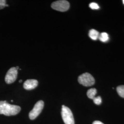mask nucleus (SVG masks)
I'll return each mask as SVG.
<instances>
[{"label": "nucleus", "mask_w": 124, "mask_h": 124, "mask_svg": "<svg viewBox=\"0 0 124 124\" xmlns=\"http://www.w3.org/2000/svg\"><path fill=\"white\" fill-rule=\"evenodd\" d=\"M93 100L94 103L97 105H100L102 103V98L100 96H98L97 97H95Z\"/></svg>", "instance_id": "12"}, {"label": "nucleus", "mask_w": 124, "mask_h": 124, "mask_svg": "<svg viewBox=\"0 0 124 124\" xmlns=\"http://www.w3.org/2000/svg\"><path fill=\"white\" fill-rule=\"evenodd\" d=\"M98 39L103 42H106L109 40V37L107 33L102 32L99 36Z\"/></svg>", "instance_id": "10"}, {"label": "nucleus", "mask_w": 124, "mask_h": 124, "mask_svg": "<svg viewBox=\"0 0 124 124\" xmlns=\"http://www.w3.org/2000/svg\"><path fill=\"white\" fill-rule=\"evenodd\" d=\"M89 7L92 9L93 10H97V9H99L100 7L99 5L95 3V2H92L89 4Z\"/></svg>", "instance_id": "13"}, {"label": "nucleus", "mask_w": 124, "mask_h": 124, "mask_svg": "<svg viewBox=\"0 0 124 124\" xmlns=\"http://www.w3.org/2000/svg\"><path fill=\"white\" fill-rule=\"evenodd\" d=\"M44 103L42 100H40L35 104L33 109L29 113V118L31 120H34L39 115L44 107Z\"/></svg>", "instance_id": "5"}, {"label": "nucleus", "mask_w": 124, "mask_h": 124, "mask_svg": "<svg viewBox=\"0 0 124 124\" xmlns=\"http://www.w3.org/2000/svg\"><path fill=\"white\" fill-rule=\"evenodd\" d=\"M78 82L85 86H90L95 84V80L93 76L88 73H85L78 77Z\"/></svg>", "instance_id": "3"}, {"label": "nucleus", "mask_w": 124, "mask_h": 124, "mask_svg": "<svg viewBox=\"0 0 124 124\" xmlns=\"http://www.w3.org/2000/svg\"><path fill=\"white\" fill-rule=\"evenodd\" d=\"M16 69H17V70H19V67L18 66L16 67Z\"/></svg>", "instance_id": "16"}, {"label": "nucleus", "mask_w": 124, "mask_h": 124, "mask_svg": "<svg viewBox=\"0 0 124 124\" xmlns=\"http://www.w3.org/2000/svg\"><path fill=\"white\" fill-rule=\"evenodd\" d=\"M18 75V70L16 67H12L10 68L8 71L5 78V82L8 84H12L13 83L17 78Z\"/></svg>", "instance_id": "6"}, {"label": "nucleus", "mask_w": 124, "mask_h": 124, "mask_svg": "<svg viewBox=\"0 0 124 124\" xmlns=\"http://www.w3.org/2000/svg\"><path fill=\"white\" fill-rule=\"evenodd\" d=\"M21 110V108L17 105H12L6 101H0V114L6 116L15 115Z\"/></svg>", "instance_id": "1"}, {"label": "nucleus", "mask_w": 124, "mask_h": 124, "mask_svg": "<svg viewBox=\"0 0 124 124\" xmlns=\"http://www.w3.org/2000/svg\"><path fill=\"white\" fill-rule=\"evenodd\" d=\"M22 82V80H19V83H21V82Z\"/></svg>", "instance_id": "17"}, {"label": "nucleus", "mask_w": 124, "mask_h": 124, "mask_svg": "<svg viewBox=\"0 0 124 124\" xmlns=\"http://www.w3.org/2000/svg\"><path fill=\"white\" fill-rule=\"evenodd\" d=\"M97 93L96 89L91 88L89 89L87 92V96L90 99H93L95 97V96Z\"/></svg>", "instance_id": "9"}, {"label": "nucleus", "mask_w": 124, "mask_h": 124, "mask_svg": "<svg viewBox=\"0 0 124 124\" xmlns=\"http://www.w3.org/2000/svg\"><path fill=\"white\" fill-rule=\"evenodd\" d=\"M123 4H124V0H123Z\"/></svg>", "instance_id": "18"}, {"label": "nucleus", "mask_w": 124, "mask_h": 124, "mask_svg": "<svg viewBox=\"0 0 124 124\" xmlns=\"http://www.w3.org/2000/svg\"><path fill=\"white\" fill-rule=\"evenodd\" d=\"M6 7H8V5L6 4V0H0V10Z\"/></svg>", "instance_id": "14"}, {"label": "nucleus", "mask_w": 124, "mask_h": 124, "mask_svg": "<svg viewBox=\"0 0 124 124\" xmlns=\"http://www.w3.org/2000/svg\"><path fill=\"white\" fill-rule=\"evenodd\" d=\"M38 84L37 80L30 79L26 80L23 83V88L27 90H31L35 88Z\"/></svg>", "instance_id": "7"}, {"label": "nucleus", "mask_w": 124, "mask_h": 124, "mask_svg": "<svg viewBox=\"0 0 124 124\" xmlns=\"http://www.w3.org/2000/svg\"><path fill=\"white\" fill-rule=\"evenodd\" d=\"M99 36V32L94 29H92L89 31V36L92 40H97Z\"/></svg>", "instance_id": "8"}, {"label": "nucleus", "mask_w": 124, "mask_h": 124, "mask_svg": "<svg viewBox=\"0 0 124 124\" xmlns=\"http://www.w3.org/2000/svg\"><path fill=\"white\" fill-rule=\"evenodd\" d=\"M93 124H104L103 123H102V122L100 121H95L93 122Z\"/></svg>", "instance_id": "15"}, {"label": "nucleus", "mask_w": 124, "mask_h": 124, "mask_svg": "<svg viewBox=\"0 0 124 124\" xmlns=\"http://www.w3.org/2000/svg\"><path fill=\"white\" fill-rule=\"evenodd\" d=\"M117 92L122 98H124V85H120L117 87Z\"/></svg>", "instance_id": "11"}, {"label": "nucleus", "mask_w": 124, "mask_h": 124, "mask_svg": "<svg viewBox=\"0 0 124 124\" xmlns=\"http://www.w3.org/2000/svg\"><path fill=\"white\" fill-rule=\"evenodd\" d=\"M61 115L64 124H75L73 115L68 107L64 105L62 106Z\"/></svg>", "instance_id": "2"}, {"label": "nucleus", "mask_w": 124, "mask_h": 124, "mask_svg": "<svg viewBox=\"0 0 124 124\" xmlns=\"http://www.w3.org/2000/svg\"><path fill=\"white\" fill-rule=\"evenodd\" d=\"M69 2L65 0H57L53 2L51 5L53 9L60 12H66L70 8Z\"/></svg>", "instance_id": "4"}]
</instances>
